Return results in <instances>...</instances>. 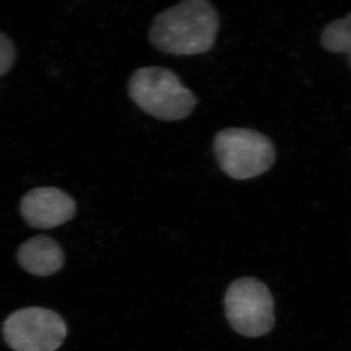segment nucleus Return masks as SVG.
I'll use <instances>...</instances> for the list:
<instances>
[{"label":"nucleus","mask_w":351,"mask_h":351,"mask_svg":"<svg viewBox=\"0 0 351 351\" xmlns=\"http://www.w3.org/2000/svg\"><path fill=\"white\" fill-rule=\"evenodd\" d=\"M226 315L234 331L258 338L274 326V302L269 288L252 277L237 279L226 291Z\"/></svg>","instance_id":"obj_4"},{"label":"nucleus","mask_w":351,"mask_h":351,"mask_svg":"<svg viewBox=\"0 0 351 351\" xmlns=\"http://www.w3.org/2000/svg\"><path fill=\"white\" fill-rule=\"evenodd\" d=\"M4 339L15 351H55L63 345L66 325L55 311L25 307L14 311L3 324Z\"/></svg>","instance_id":"obj_5"},{"label":"nucleus","mask_w":351,"mask_h":351,"mask_svg":"<svg viewBox=\"0 0 351 351\" xmlns=\"http://www.w3.org/2000/svg\"><path fill=\"white\" fill-rule=\"evenodd\" d=\"M22 269L32 276L45 277L63 267L64 254L57 241L46 235H38L24 242L17 252Z\"/></svg>","instance_id":"obj_7"},{"label":"nucleus","mask_w":351,"mask_h":351,"mask_svg":"<svg viewBox=\"0 0 351 351\" xmlns=\"http://www.w3.org/2000/svg\"><path fill=\"white\" fill-rule=\"evenodd\" d=\"M15 61V48L12 41L0 32V77L8 73Z\"/></svg>","instance_id":"obj_9"},{"label":"nucleus","mask_w":351,"mask_h":351,"mask_svg":"<svg viewBox=\"0 0 351 351\" xmlns=\"http://www.w3.org/2000/svg\"><path fill=\"white\" fill-rule=\"evenodd\" d=\"M128 94L143 112L163 121L186 119L197 105L195 95L182 84L179 75L162 66H145L134 71Z\"/></svg>","instance_id":"obj_2"},{"label":"nucleus","mask_w":351,"mask_h":351,"mask_svg":"<svg viewBox=\"0 0 351 351\" xmlns=\"http://www.w3.org/2000/svg\"><path fill=\"white\" fill-rule=\"evenodd\" d=\"M20 211L25 223L39 230H50L71 221L76 213L75 201L57 188H36L22 198Z\"/></svg>","instance_id":"obj_6"},{"label":"nucleus","mask_w":351,"mask_h":351,"mask_svg":"<svg viewBox=\"0 0 351 351\" xmlns=\"http://www.w3.org/2000/svg\"><path fill=\"white\" fill-rule=\"evenodd\" d=\"M321 44L329 52L348 55L351 69V13L325 27L321 34Z\"/></svg>","instance_id":"obj_8"},{"label":"nucleus","mask_w":351,"mask_h":351,"mask_svg":"<svg viewBox=\"0 0 351 351\" xmlns=\"http://www.w3.org/2000/svg\"><path fill=\"white\" fill-rule=\"evenodd\" d=\"M219 14L207 0H186L159 13L149 29L156 49L175 56L204 54L213 48Z\"/></svg>","instance_id":"obj_1"},{"label":"nucleus","mask_w":351,"mask_h":351,"mask_svg":"<svg viewBox=\"0 0 351 351\" xmlns=\"http://www.w3.org/2000/svg\"><path fill=\"white\" fill-rule=\"evenodd\" d=\"M213 151L221 170L239 181L267 172L276 158L272 141L261 132L249 128L219 131L214 138Z\"/></svg>","instance_id":"obj_3"}]
</instances>
